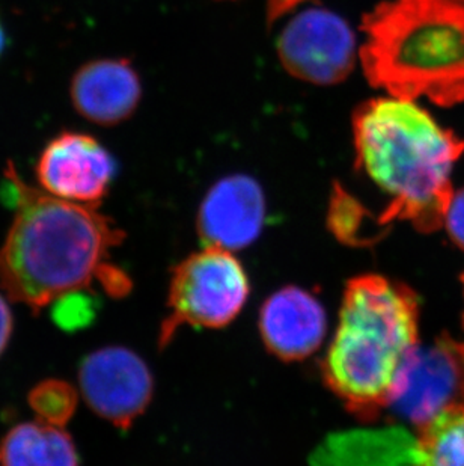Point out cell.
Returning <instances> with one entry per match:
<instances>
[{
	"label": "cell",
	"mask_w": 464,
	"mask_h": 466,
	"mask_svg": "<svg viewBox=\"0 0 464 466\" xmlns=\"http://www.w3.org/2000/svg\"><path fill=\"white\" fill-rule=\"evenodd\" d=\"M308 0H266V14L268 25H275L279 18L298 9Z\"/></svg>",
	"instance_id": "obj_17"
},
{
	"label": "cell",
	"mask_w": 464,
	"mask_h": 466,
	"mask_svg": "<svg viewBox=\"0 0 464 466\" xmlns=\"http://www.w3.org/2000/svg\"><path fill=\"white\" fill-rule=\"evenodd\" d=\"M264 215L266 201L258 183L247 176H232L207 194L197 225L207 247L234 251L258 238Z\"/></svg>",
	"instance_id": "obj_10"
},
{
	"label": "cell",
	"mask_w": 464,
	"mask_h": 466,
	"mask_svg": "<svg viewBox=\"0 0 464 466\" xmlns=\"http://www.w3.org/2000/svg\"><path fill=\"white\" fill-rule=\"evenodd\" d=\"M5 49V32L4 27L0 25V56H2V53H4Z\"/></svg>",
	"instance_id": "obj_19"
},
{
	"label": "cell",
	"mask_w": 464,
	"mask_h": 466,
	"mask_svg": "<svg viewBox=\"0 0 464 466\" xmlns=\"http://www.w3.org/2000/svg\"><path fill=\"white\" fill-rule=\"evenodd\" d=\"M415 466H464V400L420 427Z\"/></svg>",
	"instance_id": "obj_14"
},
{
	"label": "cell",
	"mask_w": 464,
	"mask_h": 466,
	"mask_svg": "<svg viewBox=\"0 0 464 466\" xmlns=\"http://www.w3.org/2000/svg\"><path fill=\"white\" fill-rule=\"evenodd\" d=\"M259 328L268 349L284 360H302L316 352L326 335V314L307 291L289 287L264 305Z\"/></svg>",
	"instance_id": "obj_12"
},
{
	"label": "cell",
	"mask_w": 464,
	"mask_h": 466,
	"mask_svg": "<svg viewBox=\"0 0 464 466\" xmlns=\"http://www.w3.org/2000/svg\"><path fill=\"white\" fill-rule=\"evenodd\" d=\"M249 295V281L231 251L207 247L193 254L174 272L169 309L163 325L166 341L180 325L222 328L234 320Z\"/></svg>",
	"instance_id": "obj_5"
},
{
	"label": "cell",
	"mask_w": 464,
	"mask_h": 466,
	"mask_svg": "<svg viewBox=\"0 0 464 466\" xmlns=\"http://www.w3.org/2000/svg\"><path fill=\"white\" fill-rule=\"evenodd\" d=\"M35 171L47 194L96 208L109 192L115 160L96 137L64 132L45 147Z\"/></svg>",
	"instance_id": "obj_8"
},
{
	"label": "cell",
	"mask_w": 464,
	"mask_h": 466,
	"mask_svg": "<svg viewBox=\"0 0 464 466\" xmlns=\"http://www.w3.org/2000/svg\"><path fill=\"white\" fill-rule=\"evenodd\" d=\"M369 84L392 97L464 102V0H388L362 22Z\"/></svg>",
	"instance_id": "obj_3"
},
{
	"label": "cell",
	"mask_w": 464,
	"mask_h": 466,
	"mask_svg": "<svg viewBox=\"0 0 464 466\" xmlns=\"http://www.w3.org/2000/svg\"><path fill=\"white\" fill-rule=\"evenodd\" d=\"M443 225L447 227L452 240L464 251V189L452 195Z\"/></svg>",
	"instance_id": "obj_16"
},
{
	"label": "cell",
	"mask_w": 464,
	"mask_h": 466,
	"mask_svg": "<svg viewBox=\"0 0 464 466\" xmlns=\"http://www.w3.org/2000/svg\"><path fill=\"white\" fill-rule=\"evenodd\" d=\"M71 102L84 118L115 126L132 116L142 96L139 76L127 59H96L71 80Z\"/></svg>",
	"instance_id": "obj_11"
},
{
	"label": "cell",
	"mask_w": 464,
	"mask_h": 466,
	"mask_svg": "<svg viewBox=\"0 0 464 466\" xmlns=\"http://www.w3.org/2000/svg\"><path fill=\"white\" fill-rule=\"evenodd\" d=\"M5 178L15 206L0 249V286L9 299L40 311L96 279L110 295L127 290L123 273L107 264L124 238L109 218L27 186L13 163Z\"/></svg>",
	"instance_id": "obj_1"
},
{
	"label": "cell",
	"mask_w": 464,
	"mask_h": 466,
	"mask_svg": "<svg viewBox=\"0 0 464 466\" xmlns=\"http://www.w3.org/2000/svg\"><path fill=\"white\" fill-rule=\"evenodd\" d=\"M463 346L448 341L413 353L404 369L389 406L425 426L464 397Z\"/></svg>",
	"instance_id": "obj_9"
},
{
	"label": "cell",
	"mask_w": 464,
	"mask_h": 466,
	"mask_svg": "<svg viewBox=\"0 0 464 466\" xmlns=\"http://www.w3.org/2000/svg\"><path fill=\"white\" fill-rule=\"evenodd\" d=\"M461 279H463V286H464V275H463V278H461Z\"/></svg>",
	"instance_id": "obj_20"
},
{
	"label": "cell",
	"mask_w": 464,
	"mask_h": 466,
	"mask_svg": "<svg viewBox=\"0 0 464 466\" xmlns=\"http://www.w3.org/2000/svg\"><path fill=\"white\" fill-rule=\"evenodd\" d=\"M277 56L289 75L316 85L346 80L356 64V36L348 23L325 8L298 14L277 40Z\"/></svg>",
	"instance_id": "obj_6"
},
{
	"label": "cell",
	"mask_w": 464,
	"mask_h": 466,
	"mask_svg": "<svg viewBox=\"0 0 464 466\" xmlns=\"http://www.w3.org/2000/svg\"><path fill=\"white\" fill-rule=\"evenodd\" d=\"M356 167L368 177L388 208L380 225L410 220L422 231L440 228L451 203V171L464 141L412 100H368L353 116Z\"/></svg>",
	"instance_id": "obj_2"
},
{
	"label": "cell",
	"mask_w": 464,
	"mask_h": 466,
	"mask_svg": "<svg viewBox=\"0 0 464 466\" xmlns=\"http://www.w3.org/2000/svg\"><path fill=\"white\" fill-rule=\"evenodd\" d=\"M29 405L38 421L50 426L64 427L75 415L77 391L73 385L57 379L38 383L29 394Z\"/></svg>",
	"instance_id": "obj_15"
},
{
	"label": "cell",
	"mask_w": 464,
	"mask_h": 466,
	"mask_svg": "<svg viewBox=\"0 0 464 466\" xmlns=\"http://www.w3.org/2000/svg\"><path fill=\"white\" fill-rule=\"evenodd\" d=\"M11 334H13V314L9 309L8 302L5 300L4 296L0 295V355L8 346Z\"/></svg>",
	"instance_id": "obj_18"
},
{
	"label": "cell",
	"mask_w": 464,
	"mask_h": 466,
	"mask_svg": "<svg viewBox=\"0 0 464 466\" xmlns=\"http://www.w3.org/2000/svg\"><path fill=\"white\" fill-rule=\"evenodd\" d=\"M0 466H79V456L62 427L22 422L0 442Z\"/></svg>",
	"instance_id": "obj_13"
},
{
	"label": "cell",
	"mask_w": 464,
	"mask_h": 466,
	"mask_svg": "<svg viewBox=\"0 0 464 466\" xmlns=\"http://www.w3.org/2000/svg\"><path fill=\"white\" fill-rule=\"evenodd\" d=\"M79 387L89 408L119 429H128L153 394V378L136 353L106 348L85 358Z\"/></svg>",
	"instance_id": "obj_7"
},
{
	"label": "cell",
	"mask_w": 464,
	"mask_h": 466,
	"mask_svg": "<svg viewBox=\"0 0 464 466\" xmlns=\"http://www.w3.org/2000/svg\"><path fill=\"white\" fill-rule=\"evenodd\" d=\"M418 348L412 291L381 277L356 278L347 287L326 355V380L350 410L377 414L389 406Z\"/></svg>",
	"instance_id": "obj_4"
}]
</instances>
